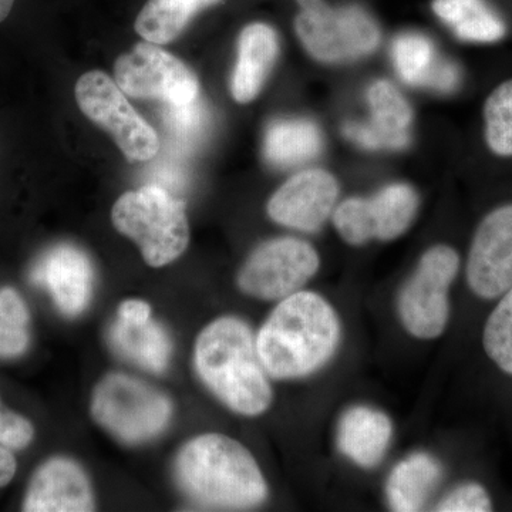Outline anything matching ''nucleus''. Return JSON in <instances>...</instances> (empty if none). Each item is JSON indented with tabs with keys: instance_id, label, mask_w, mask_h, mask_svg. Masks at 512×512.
<instances>
[{
	"instance_id": "obj_1",
	"label": "nucleus",
	"mask_w": 512,
	"mask_h": 512,
	"mask_svg": "<svg viewBox=\"0 0 512 512\" xmlns=\"http://www.w3.org/2000/svg\"><path fill=\"white\" fill-rule=\"evenodd\" d=\"M343 339L335 306L318 292L298 291L281 299L256 336V348L269 377L305 379L336 356Z\"/></svg>"
},
{
	"instance_id": "obj_2",
	"label": "nucleus",
	"mask_w": 512,
	"mask_h": 512,
	"mask_svg": "<svg viewBox=\"0 0 512 512\" xmlns=\"http://www.w3.org/2000/svg\"><path fill=\"white\" fill-rule=\"evenodd\" d=\"M175 474L184 493L208 510H249L268 497V485L254 456L222 434L188 441L175 461Z\"/></svg>"
},
{
	"instance_id": "obj_3",
	"label": "nucleus",
	"mask_w": 512,
	"mask_h": 512,
	"mask_svg": "<svg viewBox=\"0 0 512 512\" xmlns=\"http://www.w3.org/2000/svg\"><path fill=\"white\" fill-rule=\"evenodd\" d=\"M195 366L201 379L232 412L261 416L271 407L272 387L244 320L224 316L198 336Z\"/></svg>"
},
{
	"instance_id": "obj_4",
	"label": "nucleus",
	"mask_w": 512,
	"mask_h": 512,
	"mask_svg": "<svg viewBox=\"0 0 512 512\" xmlns=\"http://www.w3.org/2000/svg\"><path fill=\"white\" fill-rule=\"evenodd\" d=\"M111 218L114 227L136 242L144 261L154 268L175 261L190 242L184 202L158 185H144L121 195Z\"/></svg>"
},
{
	"instance_id": "obj_5",
	"label": "nucleus",
	"mask_w": 512,
	"mask_h": 512,
	"mask_svg": "<svg viewBox=\"0 0 512 512\" xmlns=\"http://www.w3.org/2000/svg\"><path fill=\"white\" fill-rule=\"evenodd\" d=\"M461 269V256L450 245L431 247L421 256L397 296L403 329L419 340L440 338L451 316V289Z\"/></svg>"
},
{
	"instance_id": "obj_6",
	"label": "nucleus",
	"mask_w": 512,
	"mask_h": 512,
	"mask_svg": "<svg viewBox=\"0 0 512 512\" xmlns=\"http://www.w3.org/2000/svg\"><path fill=\"white\" fill-rule=\"evenodd\" d=\"M301 12L295 29L309 55L319 62L340 63L369 55L379 46L375 19L360 6L333 8L325 0H296Z\"/></svg>"
},
{
	"instance_id": "obj_7",
	"label": "nucleus",
	"mask_w": 512,
	"mask_h": 512,
	"mask_svg": "<svg viewBox=\"0 0 512 512\" xmlns=\"http://www.w3.org/2000/svg\"><path fill=\"white\" fill-rule=\"evenodd\" d=\"M171 413L167 396L127 375L107 376L94 390L93 419L126 444L144 443L163 433Z\"/></svg>"
},
{
	"instance_id": "obj_8",
	"label": "nucleus",
	"mask_w": 512,
	"mask_h": 512,
	"mask_svg": "<svg viewBox=\"0 0 512 512\" xmlns=\"http://www.w3.org/2000/svg\"><path fill=\"white\" fill-rule=\"evenodd\" d=\"M80 110L113 137L130 161H150L160 151L154 128L133 109L119 84L106 73L89 72L76 84Z\"/></svg>"
},
{
	"instance_id": "obj_9",
	"label": "nucleus",
	"mask_w": 512,
	"mask_h": 512,
	"mask_svg": "<svg viewBox=\"0 0 512 512\" xmlns=\"http://www.w3.org/2000/svg\"><path fill=\"white\" fill-rule=\"evenodd\" d=\"M320 258L309 242L299 238L271 239L249 255L238 274L245 295L261 301H281L302 291L318 274Z\"/></svg>"
},
{
	"instance_id": "obj_10",
	"label": "nucleus",
	"mask_w": 512,
	"mask_h": 512,
	"mask_svg": "<svg viewBox=\"0 0 512 512\" xmlns=\"http://www.w3.org/2000/svg\"><path fill=\"white\" fill-rule=\"evenodd\" d=\"M114 77L128 96L175 106L197 100L200 90L197 77L181 60L150 42L138 43L130 53L120 56Z\"/></svg>"
},
{
	"instance_id": "obj_11",
	"label": "nucleus",
	"mask_w": 512,
	"mask_h": 512,
	"mask_svg": "<svg viewBox=\"0 0 512 512\" xmlns=\"http://www.w3.org/2000/svg\"><path fill=\"white\" fill-rule=\"evenodd\" d=\"M464 274L481 301L494 302L512 288V200L494 205L478 221Z\"/></svg>"
},
{
	"instance_id": "obj_12",
	"label": "nucleus",
	"mask_w": 512,
	"mask_h": 512,
	"mask_svg": "<svg viewBox=\"0 0 512 512\" xmlns=\"http://www.w3.org/2000/svg\"><path fill=\"white\" fill-rule=\"evenodd\" d=\"M419 208V197L406 184L384 187L372 198H349L333 211V225L350 245L372 239L392 241L410 228Z\"/></svg>"
},
{
	"instance_id": "obj_13",
	"label": "nucleus",
	"mask_w": 512,
	"mask_h": 512,
	"mask_svg": "<svg viewBox=\"0 0 512 512\" xmlns=\"http://www.w3.org/2000/svg\"><path fill=\"white\" fill-rule=\"evenodd\" d=\"M339 185L332 174L319 168L293 175L268 202L276 224L302 232L318 231L336 208Z\"/></svg>"
},
{
	"instance_id": "obj_14",
	"label": "nucleus",
	"mask_w": 512,
	"mask_h": 512,
	"mask_svg": "<svg viewBox=\"0 0 512 512\" xmlns=\"http://www.w3.org/2000/svg\"><path fill=\"white\" fill-rule=\"evenodd\" d=\"M32 279L45 286L59 311L70 318L80 315L92 299V262L73 245L50 249L37 262Z\"/></svg>"
},
{
	"instance_id": "obj_15",
	"label": "nucleus",
	"mask_w": 512,
	"mask_h": 512,
	"mask_svg": "<svg viewBox=\"0 0 512 512\" xmlns=\"http://www.w3.org/2000/svg\"><path fill=\"white\" fill-rule=\"evenodd\" d=\"M110 340L116 353L148 372L161 373L167 369L171 356L170 338L151 319V309L146 302L131 299L121 303Z\"/></svg>"
},
{
	"instance_id": "obj_16",
	"label": "nucleus",
	"mask_w": 512,
	"mask_h": 512,
	"mask_svg": "<svg viewBox=\"0 0 512 512\" xmlns=\"http://www.w3.org/2000/svg\"><path fill=\"white\" fill-rule=\"evenodd\" d=\"M94 510L92 487L83 468L70 458H50L30 481L23 511L86 512Z\"/></svg>"
},
{
	"instance_id": "obj_17",
	"label": "nucleus",
	"mask_w": 512,
	"mask_h": 512,
	"mask_svg": "<svg viewBox=\"0 0 512 512\" xmlns=\"http://www.w3.org/2000/svg\"><path fill=\"white\" fill-rule=\"evenodd\" d=\"M367 100L372 119L365 124H349L345 128L346 136L370 150L406 147L413 117L402 94L393 84L377 82L370 87Z\"/></svg>"
},
{
	"instance_id": "obj_18",
	"label": "nucleus",
	"mask_w": 512,
	"mask_h": 512,
	"mask_svg": "<svg viewBox=\"0 0 512 512\" xmlns=\"http://www.w3.org/2000/svg\"><path fill=\"white\" fill-rule=\"evenodd\" d=\"M393 437V423L375 407L352 406L340 417L336 444L355 466L375 468L382 463Z\"/></svg>"
},
{
	"instance_id": "obj_19",
	"label": "nucleus",
	"mask_w": 512,
	"mask_h": 512,
	"mask_svg": "<svg viewBox=\"0 0 512 512\" xmlns=\"http://www.w3.org/2000/svg\"><path fill=\"white\" fill-rule=\"evenodd\" d=\"M393 60L404 82L427 86L439 92H454L460 84L456 64L441 60L433 43L419 33H404L394 39Z\"/></svg>"
},
{
	"instance_id": "obj_20",
	"label": "nucleus",
	"mask_w": 512,
	"mask_h": 512,
	"mask_svg": "<svg viewBox=\"0 0 512 512\" xmlns=\"http://www.w3.org/2000/svg\"><path fill=\"white\" fill-rule=\"evenodd\" d=\"M278 55V37L265 23H252L238 40V59L232 74V96L238 103H249L258 96Z\"/></svg>"
},
{
	"instance_id": "obj_21",
	"label": "nucleus",
	"mask_w": 512,
	"mask_h": 512,
	"mask_svg": "<svg viewBox=\"0 0 512 512\" xmlns=\"http://www.w3.org/2000/svg\"><path fill=\"white\" fill-rule=\"evenodd\" d=\"M441 477L440 461L426 451H416L390 471L386 481L387 504L397 512L423 510Z\"/></svg>"
},
{
	"instance_id": "obj_22",
	"label": "nucleus",
	"mask_w": 512,
	"mask_h": 512,
	"mask_svg": "<svg viewBox=\"0 0 512 512\" xmlns=\"http://www.w3.org/2000/svg\"><path fill=\"white\" fill-rule=\"evenodd\" d=\"M431 8L463 42L491 45L507 36V22L488 0H433Z\"/></svg>"
},
{
	"instance_id": "obj_23",
	"label": "nucleus",
	"mask_w": 512,
	"mask_h": 512,
	"mask_svg": "<svg viewBox=\"0 0 512 512\" xmlns=\"http://www.w3.org/2000/svg\"><path fill=\"white\" fill-rule=\"evenodd\" d=\"M322 137L308 120H278L265 136V157L275 167L289 168L305 163L319 153Z\"/></svg>"
},
{
	"instance_id": "obj_24",
	"label": "nucleus",
	"mask_w": 512,
	"mask_h": 512,
	"mask_svg": "<svg viewBox=\"0 0 512 512\" xmlns=\"http://www.w3.org/2000/svg\"><path fill=\"white\" fill-rule=\"evenodd\" d=\"M222 0H148L136 20L138 35L147 42L165 45L180 36L195 13Z\"/></svg>"
},
{
	"instance_id": "obj_25",
	"label": "nucleus",
	"mask_w": 512,
	"mask_h": 512,
	"mask_svg": "<svg viewBox=\"0 0 512 512\" xmlns=\"http://www.w3.org/2000/svg\"><path fill=\"white\" fill-rule=\"evenodd\" d=\"M481 137L488 157L512 161V76L495 84L485 96Z\"/></svg>"
},
{
	"instance_id": "obj_26",
	"label": "nucleus",
	"mask_w": 512,
	"mask_h": 512,
	"mask_svg": "<svg viewBox=\"0 0 512 512\" xmlns=\"http://www.w3.org/2000/svg\"><path fill=\"white\" fill-rule=\"evenodd\" d=\"M494 302L484 323L483 349L503 375L512 377V288Z\"/></svg>"
},
{
	"instance_id": "obj_27",
	"label": "nucleus",
	"mask_w": 512,
	"mask_h": 512,
	"mask_svg": "<svg viewBox=\"0 0 512 512\" xmlns=\"http://www.w3.org/2000/svg\"><path fill=\"white\" fill-rule=\"evenodd\" d=\"M163 120L175 146L191 148L204 133L207 110L198 99L180 106L165 104Z\"/></svg>"
},
{
	"instance_id": "obj_28",
	"label": "nucleus",
	"mask_w": 512,
	"mask_h": 512,
	"mask_svg": "<svg viewBox=\"0 0 512 512\" xmlns=\"http://www.w3.org/2000/svg\"><path fill=\"white\" fill-rule=\"evenodd\" d=\"M490 491L477 481H467L456 485L437 504L440 512H488L493 510Z\"/></svg>"
},
{
	"instance_id": "obj_29",
	"label": "nucleus",
	"mask_w": 512,
	"mask_h": 512,
	"mask_svg": "<svg viewBox=\"0 0 512 512\" xmlns=\"http://www.w3.org/2000/svg\"><path fill=\"white\" fill-rule=\"evenodd\" d=\"M35 430L32 423L15 412H10L0 402V444L10 450H22L32 443Z\"/></svg>"
},
{
	"instance_id": "obj_30",
	"label": "nucleus",
	"mask_w": 512,
	"mask_h": 512,
	"mask_svg": "<svg viewBox=\"0 0 512 512\" xmlns=\"http://www.w3.org/2000/svg\"><path fill=\"white\" fill-rule=\"evenodd\" d=\"M29 346V333L23 326L0 319V357L22 355Z\"/></svg>"
},
{
	"instance_id": "obj_31",
	"label": "nucleus",
	"mask_w": 512,
	"mask_h": 512,
	"mask_svg": "<svg viewBox=\"0 0 512 512\" xmlns=\"http://www.w3.org/2000/svg\"><path fill=\"white\" fill-rule=\"evenodd\" d=\"M0 319L12 325L26 328L29 323V311L18 292L12 288L0 289Z\"/></svg>"
},
{
	"instance_id": "obj_32",
	"label": "nucleus",
	"mask_w": 512,
	"mask_h": 512,
	"mask_svg": "<svg viewBox=\"0 0 512 512\" xmlns=\"http://www.w3.org/2000/svg\"><path fill=\"white\" fill-rule=\"evenodd\" d=\"M16 467V458L10 448L0 444V487H5L12 481Z\"/></svg>"
},
{
	"instance_id": "obj_33",
	"label": "nucleus",
	"mask_w": 512,
	"mask_h": 512,
	"mask_svg": "<svg viewBox=\"0 0 512 512\" xmlns=\"http://www.w3.org/2000/svg\"><path fill=\"white\" fill-rule=\"evenodd\" d=\"M13 3H15V0H0V22L8 18Z\"/></svg>"
}]
</instances>
